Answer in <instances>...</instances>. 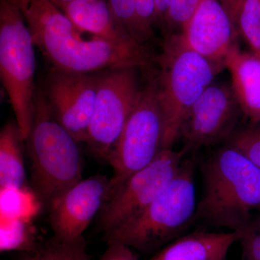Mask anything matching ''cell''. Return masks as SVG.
<instances>
[{
  "label": "cell",
  "mask_w": 260,
  "mask_h": 260,
  "mask_svg": "<svg viewBox=\"0 0 260 260\" xmlns=\"http://www.w3.org/2000/svg\"><path fill=\"white\" fill-rule=\"evenodd\" d=\"M34 44L51 68L92 73L123 66L148 69L152 55L121 49L76 25L51 0H15Z\"/></svg>",
  "instance_id": "cell-1"
},
{
  "label": "cell",
  "mask_w": 260,
  "mask_h": 260,
  "mask_svg": "<svg viewBox=\"0 0 260 260\" xmlns=\"http://www.w3.org/2000/svg\"><path fill=\"white\" fill-rule=\"evenodd\" d=\"M203 191L194 221L241 232L260 209V169L237 149H219L202 166Z\"/></svg>",
  "instance_id": "cell-2"
},
{
  "label": "cell",
  "mask_w": 260,
  "mask_h": 260,
  "mask_svg": "<svg viewBox=\"0 0 260 260\" xmlns=\"http://www.w3.org/2000/svg\"><path fill=\"white\" fill-rule=\"evenodd\" d=\"M196 155L184 158L175 177L151 204L134 218L104 234L145 254L156 253L180 237L194 222L196 212Z\"/></svg>",
  "instance_id": "cell-3"
},
{
  "label": "cell",
  "mask_w": 260,
  "mask_h": 260,
  "mask_svg": "<svg viewBox=\"0 0 260 260\" xmlns=\"http://www.w3.org/2000/svg\"><path fill=\"white\" fill-rule=\"evenodd\" d=\"M28 140L34 192L40 203L50 208L83 179V161L79 143L56 120L42 89L37 87Z\"/></svg>",
  "instance_id": "cell-4"
},
{
  "label": "cell",
  "mask_w": 260,
  "mask_h": 260,
  "mask_svg": "<svg viewBox=\"0 0 260 260\" xmlns=\"http://www.w3.org/2000/svg\"><path fill=\"white\" fill-rule=\"evenodd\" d=\"M155 75L164 118V150L173 149L179 138L183 121L200 95L223 69L186 47L179 34L166 37L156 58Z\"/></svg>",
  "instance_id": "cell-5"
},
{
  "label": "cell",
  "mask_w": 260,
  "mask_h": 260,
  "mask_svg": "<svg viewBox=\"0 0 260 260\" xmlns=\"http://www.w3.org/2000/svg\"><path fill=\"white\" fill-rule=\"evenodd\" d=\"M34 39L15 0H0V77L24 141L35 112Z\"/></svg>",
  "instance_id": "cell-6"
},
{
  "label": "cell",
  "mask_w": 260,
  "mask_h": 260,
  "mask_svg": "<svg viewBox=\"0 0 260 260\" xmlns=\"http://www.w3.org/2000/svg\"><path fill=\"white\" fill-rule=\"evenodd\" d=\"M164 134L156 78L148 72L134 109L107 159L114 171L110 191L158 156L164 150Z\"/></svg>",
  "instance_id": "cell-7"
},
{
  "label": "cell",
  "mask_w": 260,
  "mask_h": 260,
  "mask_svg": "<svg viewBox=\"0 0 260 260\" xmlns=\"http://www.w3.org/2000/svg\"><path fill=\"white\" fill-rule=\"evenodd\" d=\"M140 70L139 67L123 66L98 73L96 96L86 143L99 158L107 160L134 109L142 88Z\"/></svg>",
  "instance_id": "cell-8"
},
{
  "label": "cell",
  "mask_w": 260,
  "mask_h": 260,
  "mask_svg": "<svg viewBox=\"0 0 260 260\" xmlns=\"http://www.w3.org/2000/svg\"><path fill=\"white\" fill-rule=\"evenodd\" d=\"M186 153L164 150L150 165L132 174L109 193L99 217L104 234L141 213L172 181Z\"/></svg>",
  "instance_id": "cell-9"
},
{
  "label": "cell",
  "mask_w": 260,
  "mask_h": 260,
  "mask_svg": "<svg viewBox=\"0 0 260 260\" xmlns=\"http://www.w3.org/2000/svg\"><path fill=\"white\" fill-rule=\"evenodd\" d=\"M242 112L232 86L212 83L196 101L183 121L179 138L183 151L195 153L199 148L229 139L235 133Z\"/></svg>",
  "instance_id": "cell-10"
},
{
  "label": "cell",
  "mask_w": 260,
  "mask_h": 260,
  "mask_svg": "<svg viewBox=\"0 0 260 260\" xmlns=\"http://www.w3.org/2000/svg\"><path fill=\"white\" fill-rule=\"evenodd\" d=\"M98 73H73L51 68L42 89L56 120L78 143L88 140Z\"/></svg>",
  "instance_id": "cell-11"
},
{
  "label": "cell",
  "mask_w": 260,
  "mask_h": 260,
  "mask_svg": "<svg viewBox=\"0 0 260 260\" xmlns=\"http://www.w3.org/2000/svg\"><path fill=\"white\" fill-rule=\"evenodd\" d=\"M110 179L96 175L82 179L51 204L50 223L54 235L72 239L83 236L110 192Z\"/></svg>",
  "instance_id": "cell-12"
},
{
  "label": "cell",
  "mask_w": 260,
  "mask_h": 260,
  "mask_svg": "<svg viewBox=\"0 0 260 260\" xmlns=\"http://www.w3.org/2000/svg\"><path fill=\"white\" fill-rule=\"evenodd\" d=\"M238 32L218 0H202L179 35L186 47L225 68L224 61Z\"/></svg>",
  "instance_id": "cell-13"
},
{
  "label": "cell",
  "mask_w": 260,
  "mask_h": 260,
  "mask_svg": "<svg viewBox=\"0 0 260 260\" xmlns=\"http://www.w3.org/2000/svg\"><path fill=\"white\" fill-rule=\"evenodd\" d=\"M51 1L83 30L125 50L151 55L148 47L137 42L119 23L107 0Z\"/></svg>",
  "instance_id": "cell-14"
},
{
  "label": "cell",
  "mask_w": 260,
  "mask_h": 260,
  "mask_svg": "<svg viewBox=\"0 0 260 260\" xmlns=\"http://www.w3.org/2000/svg\"><path fill=\"white\" fill-rule=\"evenodd\" d=\"M240 232H193L167 244L149 260H225Z\"/></svg>",
  "instance_id": "cell-15"
},
{
  "label": "cell",
  "mask_w": 260,
  "mask_h": 260,
  "mask_svg": "<svg viewBox=\"0 0 260 260\" xmlns=\"http://www.w3.org/2000/svg\"><path fill=\"white\" fill-rule=\"evenodd\" d=\"M232 77V88L242 112L260 122V58L243 52L234 44L224 61Z\"/></svg>",
  "instance_id": "cell-16"
},
{
  "label": "cell",
  "mask_w": 260,
  "mask_h": 260,
  "mask_svg": "<svg viewBox=\"0 0 260 260\" xmlns=\"http://www.w3.org/2000/svg\"><path fill=\"white\" fill-rule=\"evenodd\" d=\"M16 121H9L0 132V187L19 189L25 182L22 142Z\"/></svg>",
  "instance_id": "cell-17"
},
{
  "label": "cell",
  "mask_w": 260,
  "mask_h": 260,
  "mask_svg": "<svg viewBox=\"0 0 260 260\" xmlns=\"http://www.w3.org/2000/svg\"><path fill=\"white\" fill-rule=\"evenodd\" d=\"M22 260H90L83 236L61 239L53 235Z\"/></svg>",
  "instance_id": "cell-18"
},
{
  "label": "cell",
  "mask_w": 260,
  "mask_h": 260,
  "mask_svg": "<svg viewBox=\"0 0 260 260\" xmlns=\"http://www.w3.org/2000/svg\"><path fill=\"white\" fill-rule=\"evenodd\" d=\"M237 29L252 54L260 58V0H243L238 15Z\"/></svg>",
  "instance_id": "cell-19"
},
{
  "label": "cell",
  "mask_w": 260,
  "mask_h": 260,
  "mask_svg": "<svg viewBox=\"0 0 260 260\" xmlns=\"http://www.w3.org/2000/svg\"><path fill=\"white\" fill-rule=\"evenodd\" d=\"M1 225V251L24 250L31 253L37 249L26 220H2Z\"/></svg>",
  "instance_id": "cell-20"
},
{
  "label": "cell",
  "mask_w": 260,
  "mask_h": 260,
  "mask_svg": "<svg viewBox=\"0 0 260 260\" xmlns=\"http://www.w3.org/2000/svg\"><path fill=\"white\" fill-rule=\"evenodd\" d=\"M201 2L202 0H170L161 21L166 37L180 34Z\"/></svg>",
  "instance_id": "cell-21"
},
{
  "label": "cell",
  "mask_w": 260,
  "mask_h": 260,
  "mask_svg": "<svg viewBox=\"0 0 260 260\" xmlns=\"http://www.w3.org/2000/svg\"><path fill=\"white\" fill-rule=\"evenodd\" d=\"M117 21L137 42L148 47V43L137 16V0H107Z\"/></svg>",
  "instance_id": "cell-22"
},
{
  "label": "cell",
  "mask_w": 260,
  "mask_h": 260,
  "mask_svg": "<svg viewBox=\"0 0 260 260\" xmlns=\"http://www.w3.org/2000/svg\"><path fill=\"white\" fill-rule=\"evenodd\" d=\"M228 145L237 149L260 169V128L237 130L228 140Z\"/></svg>",
  "instance_id": "cell-23"
},
{
  "label": "cell",
  "mask_w": 260,
  "mask_h": 260,
  "mask_svg": "<svg viewBox=\"0 0 260 260\" xmlns=\"http://www.w3.org/2000/svg\"><path fill=\"white\" fill-rule=\"evenodd\" d=\"M240 234L242 260H260V217L251 218Z\"/></svg>",
  "instance_id": "cell-24"
},
{
  "label": "cell",
  "mask_w": 260,
  "mask_h": 260,
  "mask_svg": "<svg viewBox=\"0 0 260 260\" xmlns=\"http://www.w3.org/2000/svg\"><path fill=\"white\" fill-rule=\"evenodd\" d=\"M107 248L99 260H138L129 246L119 242L107 243Z\"/></svg>",
  "instance_id": "cell-25"
},
{
  "label": "cell",
  "mask_w": 260,
  "mask_h": 260,
  "mask_svg": "<svg viewBox=\"0 0 260 260\" xmlns=\"http://www.w3.org/2000/svg\"><path fill=\"white\" fill-rule=\"evenodd\" d=\"M229 15L235 28L237 29V19L243 0H218ZM239 32V31H238Z\"/></svg>",
  "instance_id": "cell-26"
},
{
  "label": "cell",
  "mask_w": 260,
  "mask_h": 260,
  "mask_svg": "<svg viewBox=\"0 0 260 260\" xmlns=\"http://www.w3.org/2000/svg\"><path fill=\"white\" fill-rule=\"evenodd\" d=\"M156 8V23H161L170 0H154Z\"/></svg>",
  "instance_id": "cell-27"
},
{
  "label": "cell",
  "mask_w": 260,
  "mask_h": 260,
  "mask_svg": "<svg viewBox=\"0 0 260 260\" xmlns=\"http://www.w3.org/2000/svg\"><path fill=\"white\" fill-rule=\"evenodd\" d=\"M52 1L61 2V3H68V2L73 1V0H52Z\"/></svg>",
  "instance_id": "cell-28"
}]
</instances>
